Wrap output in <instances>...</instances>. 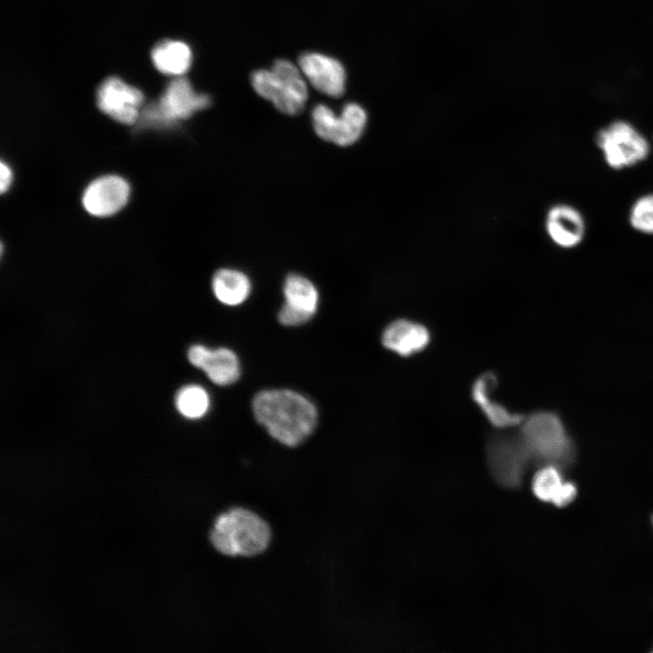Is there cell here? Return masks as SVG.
<instances>
[{"label":"cell","mask_w":653,"mask_h":653,"mask_svg":"<svg viewBox=\"0 0 653 653\" xmlns=\"http://www.w3.org/2000/svg\"><path fill=\"white\" fill-rule=\"evenodd\" d=\"M272 538L268 522L245 507H231L220 512L212 524L210 540L220 554L250 558L263 553Z\"/></svg>","instance_id":"obj_2"},{"label":"cell","mask_w":653,"mask_h":653,"mask_svg":"<svg viewBox=\"0 0 653 653\" xmlns=\"http://www.w3.org/2000/svg\"><path fill=\"white\" fill-rule=\"evenodd\" d=\"M299 68L317 91L333 98L343 95L346 71L336 59L318 53H306L299 58Z\"/></svg>","instance_id":"obj_12"},{"label":"cell","mask_w":653,"mask_h":653,"mask_svg":"<svg viewBox=\"0 0 653 653\" xmlns=\"http://www.w3.org/2000/svg\"><path fill=\"white\" fill-rule=\"evenodd\" d=\"M12 171L8 165H6L4 161H1L0 164V190L2 193L5 192L11 182H12Z\"/></svg>","instance_id":"obj_23"},{"label":"cell","mask_w":653,"mask_h":653,"mask_svg":"<svg viewBox=\"0 0 653 653\" xmlns=\"http://www.w3.org/2000/svg\"><path fill=\"white\" fill-rule=\"evenodd\" d=\"M596 142L607 164L615 170L634 166L649 152L645 137L624 121H616L600 130Z\"/></svg>","instance_id":"obj_7"},{"label":"cell","mask_w":653,"mask_h":653,"mask_svg":"<svg viewBox=\"0 0 653 653\" xmlns=\"http://www.w3.org/2000/svg\"><path fill=\"white\" fill-rule=\"evenodd\" d=\"M629 221L637 231L653 235V193L638 199L630 210Z\"/></svg>","instance_id":"obj_21"},{"label":"cell","mask_w":653,"mask_h":653,"mask_svg":"<svg viewBox=\"0 0 653 653\" xmlns=\"http://www.w3.org/2000/svg\"><path fill=\"white\" fill-rule=\"evenodd\" d=\"M496 385L497 377L494 373L485 372L479 375L472 385L473 401L495 429L507 430L520 426L525 415L510 410L492 397Z\"/></svg>","instance_id":"obj_13"},{"label":"cell","mask_w":653,"mask_h":653,"mask_svg":"<svg viewBox=\"0 0 653 653\" xmlns=\"http://www.w3.org/2000/svg\"><path fill=\"white\" fill-rule=\"evenodd\" d=\"M431 333L422 323L397 318L389 323L381 336L383 346L402 357L421 353L430 344Z\"/></svg>","instance_id":"obj_15"},{"label":"cell","mask_w":653,"mask_h":653,"mask_svg":"<svg viewBox=\"0 0 653 653\" xmlns=\"http://www.w3.org/2000/svg\"><path fill=\"white\" fill-rule=\"evenodd\" d=\"M285 303L278 313V321L284 326H297L308 321L316 313L318 292L305 277L290 274L284 283Z\"/></svg>","instance_id":"obj_10"},{"label":"cell","mask_w":653,"mask_h":653,"mask_svg":"<svg viewBox=\"0 0 653 653\" xmlns=\"http://www.w3.org/2000/svg\"><path fill=\"white\" fill-rule=\"evenodd\" d=\"M175 404L184 417L198 419L209 410L210 397L204 388L197 385H190L182 387L177 393Z\"/></svg>","instance_id":"obj_19"},{"label":"cell","mask_w":653,"mask_h":653,"mask_svg":"<svg viewBox=\"0 0 653 653\" xmlns=\"http://www.w3.org/2000/svg\"><path fill=\"white\" fill-rule=\"evenodd\" d=\"M257 421L280 443L293 447L308 437L316 427L317 412L303 395L290 390L258 393L252 402Z\"/></svg>","instance_id":"obj_1"},{"label":"cell","mask_w":653,"mask_h":653,"mask_svg":"<svg viewBox=\"0 0 653 653\" xmlns=\"http://www.w3.org/2000/svg\"><path fill=\"white\" fill-rule=\"evenodd\" d=\"M151 60L161 73L180 76L189 70L192 54L183 42L164 40L152 48Z\"/></svg>","instance_id":"obj_17"},{"label":"cell","mask_w":653,"mask_h":653,"mask_svg":"<svg viewBox=\"0 0 653 653\" xmlns=\"http://www.w3.org/2000/svg\"><path fill=\"white\" fill-rule=\"evenodd\" d=\"M519 427L531 458L556 466L568 463L572 459V443L562 421L555 413L534 412L525 415Z\"/></svg>","instance_id":"obj_3"},{"label":"cell","mask_w":653,"mask_h":653,"mask_svg":"<svg viewBox=\"0 0 653 653\" xmlns=\"http://www.w3.org/2000/svg\"><path fill=\"white\" fill-rule=\"evenodd\" d=\"M577 494V488L571 482H564L560 491L553 500L552 503L558 507H563L570 503Z\"/></svg>","instance_id":"obj_22"},{"label":"cell","mask_w":653,"mask_h":653,"mask_svg":"<svg viewBox=\"0 0 653 653\" xmlns=\"http://www.w3.org/2000/svg\"><path fill=\"white\" fill-rule=\"evenodd\" d=\"M143 93L116 76L106 78L96 93L98 108L106 115L123 124H133L140 117Z\"/></svg>","instance_id":"obj_9"},{"label":"cell","mask_w":653,"mask_h":653,"mask_svg":"<svg viewBox=\"0 0 653 653\" xmlns=\"http://www.w3.org/2000/svg\"><path fill=\"white\" fill-rule=\"evenodd\" d=\"M545 229L554 244L563 249L580 245L585 235V222L580 212L568 204H558L547 212Z\"/></svg>","instance_id":"obj_16"},{"label":"cell","mask_w":653,"mask_h":653,"mask_svg":"<svg viewBox=\"0 0 653 653\" xmlns=\"http://www.w3.org/2000/svg\"><path fill=\"white\" fill-rule=\"evenodd\" d=\"M250 289L251 284L248 276L237 269L222 268L212 278L215 297L228 306H237L244 302Z\"/></svg>","instance_id":"obj_18"},{"label":"cell","mask_w":653,"mask_h":653,"mask_svg":"<svg viewBox=\"0 0 653 653\" xmlns=\"http://www.w3.org/2000/svg\"><path fill=\"white\" fill-rule=\"evenodd\" d=\"M486 458L494 480L502 486L516 488L531 456L519 432L498 430L487 439Z\"/></svg>","instance_id":"obj_6"},{"label":"cell","mask_w":653,"mask_h":653,"mask_svg":"<svg viewBox=\"0 0 653 653\" xmlns=\"http://www.w3.org/2000/svg\"><path fill=\"white\" fill-rule=\"evenodd\" d=\"M303 75L291 62L277 60L271 70L254 72L251 83L256 93L278 111L296 115L303 110L308 96Z\"/></svg>","instance_id":"obj_4"},{"label":"cell","mask_w":653,"mask_h":653,"mask_svg":"<svg viewBox=\"0 0 653 653\" xmlns=\"http://www.w3.org/2000/svg\"><path fill=\"white\" fill-rule=\"evenodd\" d=\"M210 97L197 93L184 77L172 80L153 103L141 113L143 125L167 127L189 119L195 112L209 107Z\"/></svg>","instance_id":"obj_5"},{"label":"cell","mask_w":653,"mask_h":653,"mask_svg":"<svg viewBox=\"0 0 653 653\" xmlns=\"http://www.w3.org/2000/svg\"><path fill=\"white\" fill-rule=\"evenodd\" d=\"M188 358L191 365L203 370L216 385H231L239 377V362L230 349L221 347L211 350L204 346L195 345L189 349Z\"/></svg>","instance_id":"obj_14"},{"label":"cell","mask_w":653,"mask_h":653,"mask_svg":"<svg viewBox=\"0 0 653 653\" xmlns=\"http://www.w3.org/2000/svg\"><path fill=\"white\" fill-rule=\"evenodd\" d=\"M652 522H653V520H652Z\"/></svg>","instance_id":"obj_24"},{"label":"cell","mask_w":653,"mask_h":653,"mask_svg":"<svg viewBox=\"0 0 653 653\" xmlns=\"http://www.w3.org/2000/svg\"><path fill=\"white\" fill-rule=\"evenodd\" d=\"M129 195L130 186L125 180L107 175L89 184L83 195V205L93 216H110L123 208Z\"/></svg>","instance_id":"obj_11"},{"label":"cell","mask_w":653,"mask_h":653,"mask_svg":"<svg viewBox=\"0 0 653 653\" xmlns=\"http://www.w3.org/2000/svg\"><path fill=\"white\" fill-rule=\"evenodd\" d=\"M563 483L564 481L558 466L545 464L534 474L531 488L539 500L552 502Z\"/></svg>","instance_id":"obj_20"},{"label":"cell","mask_w":653,"mask_h":653,"mask_svg":"<svg viewBox=\"0 0 653 653\" xmlns=\"http://www.w3.org/2000/svg\"><path fill=\"white\" fill-rule=\"evenodd\" d=\"M316 133L323 140L339 146H350L362 136L367 122L365 109L356 102L346 103L336 115L330 107L317 104L312 111Z\"/></svg>","instance_id":"obj_8"}]
</instances>
